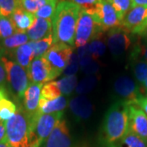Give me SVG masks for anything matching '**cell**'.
<instances>
[{
	"mask_svg": "<svg viewBox=\"0 0 147 147\" xmlns=\"http://www.w3.org/2000/svg\"><path fill=\"white\" fill-rule=\"evenodd\" d=\"M129 131L128 104L117 100L105 114L99 135L100 147H118Z\"/></svg>",
	"mask_w": 147,
	"mask_h": 147,
	"instance_id": "cell-1",
	"label": "cell"
},
{
	"mask_svg": "<svg viewBox=\"0 0 147 147\" xmlns=\"http://www.w3.org/2000/svg\"><path fill=\"white\" fill-rule=\"evenodd\" d=\"M81 7L77 4L62 0L58 3L52 19L53 44L62 42L74 46L76 26Z\"/></svg>",
	"mask_w": 147,
	"mask_h": 147,
	"instance_id": "cell-2",
	"label": "cell"
},
{
	"mask_svg": "<svg viewBox=\"0 0 147 147\" xmlns=\"http://www.w3.org/2000/svg\"><path fill=\"white\" fill-rule=\"evenodd\" d=\"M6 139L12 147H29L30 141V117L24 107L5 122Z\"/></svg>",
	"mask_w": 147,
	"mask_h": 147,
	"instance_id": "cell-3",
	"label": "cell"
},
{
	"mask_svg": "<svg viewBox=\"0 0 147 147\" xmlns=\"http://www.w3.org/2000/svg\"><path fill=\"white\" fill-rule=\"evenodd\" d=\"M103 33L94 14L81 8L75 30L74 46L78 48L85 46L96 38L102 36Z\"/></svg>",
	"mask_w": 147,
	"mask_h": 147,
	"instance_id": "cell-4",
	"label": "cell"
},
{
	"mask_svg": "<svg viewBox=\"0 0 147 147\" xmlns=\"http://www.w3.org/2000/svg\"><path fill=\"white\" fill-rule=\"evenodd\" d=\"M63 112L53 114H42L38 111L30 117V141L43 142L62 119ZM31 144V143H30Z\"/></svg>",
	"mask_w": 147,
	"mask_h": 147,
	"instance_id": "cell-5",
	"label": "cell"
},
{
	"mask_svg": "<svg viewBox=\"0 0 147 147\" xmlns=\"http://www.w3.org/2000/svg\"><path fill=\"white\" fill-rule=\"evenodd\" d=\"M1 59L7 74V81L10 84L13 93L19 99H21L30 84L27 70L4 54L2 55Z\"/></svg>",
	"mask_w": 147,
	"mask_h": 147,
	"instance_id": "cell-6",
	"label": "cell"
},
{
	"mask_svg": "<svg viewBox=\"0 0 147 147\" xmlns=\"http://www.w3.org/2000/svg\"><path fill=\"white\" fill-rule=\"evenodd\" d=\"M73 47L62 42L54 43L43 56L52 67L54 78H57L67 66L73 54Z\"/></svg>",
	"mask_w": 147,
	"mask_h": 147,
	"instance_id": "cell-7",
	"label": "cell"
},
{
	"mask_svg": "<svg viewBox=\"0 0 147 147\" xmlns=\"http://www.w3.org/2000/svg\"><path fill=\"white\" fill-rule=\"evenodd\" d=\"M88 11L96 16L104 32L121 26V19L110 0H100L93 8Z\"/></svg>",
	"mask_w": 147,
	"mask_h": 147,
	"instance_id": "cell-8",
	"label": "cell"
},
{
	"mask_svg": "<svg viewBox=\"0 0 147 147\" xmlns=\"http://www.w3.org/2000/svg\"><path fill=\"white\" fill-rule=\"evenodd\" d=\"M130 32L123 27L111 29L107 34V45L114 57H120L131 47L132 44Z\"/></svg>",
	"mask_w": 147,
	"mask_h": 147,
	"instance_id": "cell-9",
	"label": "cell"
},
{
	"mask_svg": "<svg viewBox=\"0 0 147 147\" xmlns=\"http://www.w3.org/2000/svg\"><path fill=\"white\" fill-rule=\"evenodd\" d=\"M114 90L121 100L128 105H135L136 101L143 96L137 83L128 76H120L116 79Z\"/></svg>",
	"mask_w": 147,
	"mask_h": 147,
	"instance_id": "cell-10",
	"label": "cell"
},
{
	"mask_svg": "<svg viewBox=\"0 0 147 147\" xmlns=\"http://www.w3.org/2000/svg\"><path fill=\"white\" fill-rule=\"evenodd\" d=\"M27 74L32 84H43L55 79L52 67L43 56L35 57L32 61L27 68Z\"/></svg>",
	"mask_w": 147,
	"mask_h": 147,
	"instance_id": "cell-11",
	"label": "cell"
},
{
	"mask_svg": "<svg viewBox=\"0 0 147 147\" xmlns=\"http://www.w3.org/2000/svg\"><path fill=\"white\" fill-rule=\"evenodd\" d=\"M42 147H73L66 121L62 119L58 123L49 137L42 143Z\"/></svg>",
	"mask_w": 147,
	"mask_h": 147,
	"instance_id": "cell-12",
	"label": "cell"
},
{
	"mask_svg": "<svg viewBox=\"0 0 147 147\" xmlns=\"http://www.w3.org/2000/svg\"><path fill=\"white\" fill-rule=\"evenodd\" d=\"M129 130L147 142V115L136 105H128Z\"/></svg>",
	"mask_w": 147,
	"mask_h": 147,
	"instance_id": "cell-13",
	"label": "cell"
},
{
	"mask_svg": "<svg viewBox=\"0 0 147 147\" xmlns=\"http://www.w3.org/2000/svg\"><path fill=\"white\" fill-rule=\"evenodd\" d=\"M42 86L43 84L30 83L24 93V109L30 117L35 115L38 111V105Z\"/></svg>",
	"mask_w": 147,
	"mask_h": 147,
	"instance_id": "cell-14",
	"label": "cell"
},
{
	"mask_svg": "<svg viewBox=\"0 0 147 147\" xmlns=\"http://www.w3.org/2000/svg\"><path fill=\"white\" fill-rule=\"evenodd\" d=\"M147 18V7H132L121 21V27L131 34L132 30L139 27Z\"/></svg>",
	"mask_w": 147,
	"mask_h": 147,
	"instance_id": "cell-15",
	"label": "cell"
},
{
	"mask_svg": "<svg viewBox=\"0 0 147 147\" xmlns=\"http://www.w3.org/2000/svg\"><path fill=\"white\" fill-rule=\"evenodd\" d=\"M69 109L78 121L88 120L92 115L93 105L84 96H78L69 101Z\"/></svg>",
	"mask_w": 147,
	"mask_h": 147,
	"instance_id": "cell-16",
	"label": "cell"
},
{
	"mask_svg": "<svg viewBox=\"0 0 147 147\" xmlns=\"http://www.w3.org/2000/svg\"><path fill=\"white\" fill-rule=\"evenodd\" d=\"M53 33L52 20L42 19L36 17L34 23L28 30L26 34L30 41H38L48 36Z\"/></svg>",
	"mask_w": 147,
	"mask_h": 147,
	"instance_id": "cell-17",
	"label": "cell"
},
{
	"mask_svg": "<svg viewBox=\"0 0 147 147\" xmlns=\"http://www.w3.org/2000/svg\"><path fill=\"white\" fill-rule=\"evenodd\" d=\"M9 17L15 26L16 32L23 33H26L27 30L33 26L36 19L34 14L24 10L21 7L17 8Z\"/></svg>",
	"mask_w": 147,
	"mask_h": 147,
	"instance_id": "cell-18",
	"label": "cell"
},
{
	"mask_svg": "<svg viewBox=\"0 0 147 147\" xmlns=\"http://www.w3.org/2000/svg\"><path fill=\"white\" fill-rule=\"evenodd\" d=\"M68 105V100L64 96H60L53 100H46L40 97L38 111L42 114H53L62 112Z\"/></svg>",
	"mask_w": 147,
	"mask_h": 147,
	"instance_id": "cell-19",
	"label": "cell"
},
{
	"mask_svg": "<svg viewBox=\"0 0 147 147\" xmlns=\"http://www.w3.org/2000/svg\"><path fill=\"white\" fill-rule=\"evenodd\" d=\"M5 53H10L11 57L15 58L16 62L25 69L28 68L30 64L34 59V53L29 42L21 47H17L15 50Z\"/></svg>",
	"mask_w": 147,
	"mask_h": 147,
	"instance_id": "cell-20",
	"label": "cell"
},
{
	"mask_svg": "<svg viewBox=\"0 0 147 147\" xmlns=\"http://www.w3.org/2000/svg\"><path fill=\"white\" fill-rule=\"evenodd\" d=\"M29 37L26 33L16 32L11 36L0 41V47L4 52H10L27 43Z\"/></svg>",
	"mask_w": 147,
	"mask_h": 147,
	"instance_id": "cell-21",
	"label": "cell"
},
{
	"mask_svg": "<svg viewBox=\"0 0 147 147\" xmlns=\"http://www.w3.org/2000/svg\"><path fill=\"white\" fill-rule=\"evenodd\" d=\"M130 61L135 79L143 84L147 79V61L137 57H130Z\"/></svg>",
	"mask_w": 147,
	"mask_h": 147,
	"instance_id": "cell-22",
	"label": "cell"
},
{
	"mask_svg": "<svg viewBox=\"0 0 147 147\" xmlns=\"http://www.w3.org/2000/svg\"><path fill=\"white\" fill-rule=\"evenodd\" d=\"M30 46L33 48V51L34 53V58L42 57L45 55V53L50 49V47L53 44V33L49 34L48 36L45 37L41 40L38 41H30L29 42Z\"/></svg>",
	"mask_w": 147,
	"mask_h": 147,
	"instance_id": "cell-23",
	"label": "cell"
},
{
	"mask_svg": "<svg viewBox=\"0 0 147 147\" xmlns=\"http://www.w3.org/2000/svg\"><path fill=\"white\" fill-rule=\"evenodd\" d=\"M57 84L61 94L69 96L77 87V77L75 75L65 76L59 81H57Z\"/></svg>",
	"mask_w": 147,
	"mask_h": 147,
	"instance_id": "cell-24",
	"label": "cell"
},
{
	"mask_svg": "<svg viewBox=\"0 0 147 147\" xmlns=\"http://www.w3.org/2000/svg\"><path fill=\"white\" fill-rule=\"evenodd\" d=\"M16 106L15 103L7 98L0 100V120L6 122L9 120L16 114Z\"/></svg>",
	"mask_w": 147,
	"mask_h": 147,
	"instance_id": "cell-25",
	"label": "cell"
},
{
	"mask_svg": "<svg viewBox=\"0 0 147 147\" xmlns=\"http://www.w3.org/2000/svg\"><path fill=\"white\" fill-rule=\"evenodd\" d=\"M118 147H147V142L129 130Z\"/></svg>",
	"mask_w": 147,
	"mask_h": 147,
	"instance_id": "cell-26",
	"label": "cell"
},
{
	"mask_svg": "<svg viewBox=\"0 0 147 147\" xmlns=\"http://www.w3.org/2000/svg\"><path fill=\"white\" fill-rule=\"evenodd\" d=\"M61 96V92L58 88L57 81H51L45 84L42 88L41 98L46 100H53Z\"/></svg>",
	"mask_w": 147,
	"mask_h": 147,
	"instance_id": "cell-27",
	"label": "cell"
},
{
	"mask_svg": "<svg viewBox=\"0 0 147 147\" xmlns=\"http://www.w3.org/2000/svg\"><path fill=\"white\" fill-rule=\"evenodd\" d=\"M16 32L10 17L0 15V41L11 36Z\"/></svg>",
	"mask_w": 147,
	"mask_h": 147,
	"instance_id": "cell-28",
	"label": "cell"
},
{
	"mask_svg": "<svg viewBox=\"0 0 147 147\" xmlns=\"http://www.w3.org/2000/svg\"><path fill=\"white\" fill-rule=\"evenodd\" d=\"M89 52L93 61H97L105 52V44L102 40V36H99L94 38L88 43Z\"/></svg>",
	"mask_w": 147,
	"mask_h": 147,
	"instance_id": "cell-29",
	"label": "cell"
},
{
	"mask_svg": "<svg viewBox=\"0 0 147 147\" xmlns=\"http://www.w3.org/2000/svg\"><path fill=\"white\" fill-rule=\"evenodd\" d=\"M60 1L61 0H48V2L45 5H43L41 8L37 11L35 16L42 19L52 20L54 16L57 6Z\"/></svg>",
	"mask_w": 147,
	"mask_h": 147,
	"instance_id": "cell-30",
	"label": "cell"
},
{
	"mask_svg": "<svg viewBox=\"0 0 147 147\" xmlns=\"http://www.w3.org/2000/svg\"><path fill=\"white\" fill-rule=\"evenodd\" d=\"M98 79L96 75H88L79 82L76 87V92L78 94L88 93L96 87Z\"/></svg>",
	"mask_w": 147,
	"mask_h": 147,
	"instance_id": "cell-31",
	"label": "cell"
},
{
	"mask_svg": "<svg viewBox=\"0 0 147 147\" xmlns=\"http://www.w3.org/2000/svg\"><path fill=\"white\" fill-rule=\"evenodd\" d=\"M21 7L19 0H0V15L9 16L15 11Z\"/></svg>",
	"mask_w": 147,
	"mask_h": 147,
	"instance_id": "cell-32",
	"label": "cell"
},
{
	"mask_svg": "<svg viewBox=\"0 0 147 147\" xmlns=\"http://www.w3.org/2000/svg\"><path fill=\"white\" fill-rule=\"evenodd\" d=\"M48 0H19L20 7L30 13H36L37 11L45 5Z\"/></svg>",
	"mask_w": 147,
	"mask_h": 147,
	"instance_id": "cell-33",
	"label": "cell"
},
{
	"mask_svg": "<svg viewBox=\"0 0 147 147\" xmlns=\"http://www.w3.org/2000/svg\"><path fill=\"white\" fill-rule=\"evenodd\" d=\"M116 11L118 12L119 16L121 19L128 12V11L132 7V0H110Z\"/></svg>",
	"mask_w": 147,
	"mask_h": 147,
	"instance_id": "cell-34",
	"label": "cell"
},
{
	"mask_svg": "<svg viewBox=\"0 0 147 147\" xmlns=\"http://www.w3.org/2000/svg\"><path fill=\"white\" fill-rule=\"evenodd\" d=\"M130 57H137L147 61V42L136 43L130 53Z\"/></svg>",
	"mask_w": 147,
	"mask_h": 147,
	"instance_id": "cell-35",
	"label": "cell"
},
{
	"mask_svg": "<svg viewBox=\"0 0 147 147\" xmlns=\"http://www.w3.org/2000/svg\"><path fill=\"white\" fill-rule=\"evenodd\" d=\"M79 68H80V65H79V57L77 54L73 53L69 61V64L64 69L63 72L65 76L75 75V74L78 72Z\"/></svg>",
	"mask_w": 147,
	"mask_h": 147,
	"instance_id": "cell-36",
	"label": "cell"
},
{
	"mask_svg": "<svg viewBox=\"0 0 147 147\" xmlns=\"http://www.w3.org/2000/svg\"><path fill=\"white\" fill-rule=\"evenodd\" d=\"M61 1H62V0H61ZM66 1L77 4L83 9L89 10V9L93 8L98 3V2L100 0H66Z\"/></svg>",
	"mask_w": 147,
	"mask_h": 147,
	"instance_id": "cell-37",
	"label": "cell"
},
{
	"mask_svg": "<svg viewBox=\"0 0 147 147\" xmlns=\"http://www.w3.org/2000/svg\"><path fill=\"white\" fill-rule=\"evenodd\" d=\"M99 69H100V65L98 64V62L96 61H92L86 66L81 68V69L88 75H94L95 74L99 71Z\"/></svg>",
	"mask_w": 147,
	"mask_h": 147,
	"instance_id": "cell-38",
	"label": "cell"
},
{
	"mask_svg": "<svg viewBox=\"0 0 147 147\" xmlns=\"http://www.w3.org/2000/svg\"><path fill=\"white\" fill-rule=\"evenodd\" d=\"M3 54V50L0 47V88H4L6 83H7V74L3 63L2 61V55Z\"/></svg>",
	"mask_w": 147,
	"mask_h": 147,
	"instance_id": "cell-39",
	"label": "cell"
},
{
	"mask_svg": "<svg viewBox=\"0 0 147 147\" xmlns=\"http://www.w3.org/2000/svg\"><path fill=\"white\" fill-rule=\"evenodd\" d=\"M135 105L141 108L147 115V96H142L138 100L136 101Z\"/></svg>",
	"mask_w": 147,
	"mask_h": 147,
	"instance_id": "cell-40",
	"label": "cell"
},
{
	"mask_svg": "<svg viewBox=\"0 0 147 147\" xmlns=\"http://www.w3.org/2000/svg\"><path fill=\"white\" fill-rule=\"evenodd\" d=\"M146 28H147V18L145 20V21L142 23L140 26L136 28L134 30H132L131 34H137V35H139V34H140L143 30H145Z\"/></svg>",
	"mask_w": 147,
	"mask_h": 147,
	"instance_id": "cell-41",
	"label": "cell"
},
{
	"mask_svg": "<svg viewBox=\"0 0 147 147\" xmlns=\"http://www.w3.org/2000/svg\"><path fill=\"white\" fill-rule=\"evenodd\" d=\"M6 136V126L5 122L0 120V142Z\"/></svg>",
	"mask_w": 147,
	"mask_h": 147,
	"instance_id": "cell-42",
	"label": "cell"
},
{
	"mask_svg": "<svg viewBox=\"0 0 147 147\" xmlns=\"http://www.w3.org/2000/svg\"><path fill=\"white\" fill-rule=\"evenodd\" d=\"M146 6L147 7V0H132V7Z\"/></svg>",
	"mask_w": 147,
	"mask_h": 147,
	"instance_id": "cell-43",
	"label": "cell"
},
{
	"mask_svg": "<svg viewBox=\"0 0 147 147\" xmlns=\"http://www.w3.org/2000/svg\"><path fill=\"white\" fill-rule=\"evenodd\" d=\"M0 147H12L9 144V142L7 141L6 137H4L1 142H0Z\"/></svg>",
	"mask_w": 147,
	"mask_h": 147,
	"instance_id": "cell-44",
	"label": "cell"
},
{
	"mask_svg": "<svg viewBox=\"0 0 147 147\" xmlns=\"http://www.w3.org/2000/svg\"><path fill=\"white\" fill-rule=\"evenodd\" d=\"M4 98H7V92H6L4 88H0V100H3V99H4Z\"/></svg>",
	"mask_w": 147,
	"mask_h": 147,
	"instance_id": "cell-45",
	"label": "cell"
},
{
	"mask_svg": "<svg viewBox=\"0 0 147 147\" xmlns=\"http://www.w3.org/2000/svg\"><path fill=\"white\" fill-rule=\"evenodd\" d=\"M42 145V142H39V141H34V142H31V144L30 145L29 147H41Z\"/></svg>",
	"mask_w": 147,
	"mask_h": 147,
	"instance_id": "cell-46",
	"label": "cell"
},
{
	"mask_svg": "<svg viewBox=\"0 0 147 147\" xmlns=\"http://www.w3.org/2000/svg\"><path fill=\"white\" fill-rule=\"evenodd\" d=\"M139 36H141L142 38H143L145 39V41H146L147 42V28L139 34Z\"/></svg>",
	"mask_w": 147,
	"mask_h": 147,
	"instance_id": "cell-47",
	"label": "cell"
},
{
	"mask_svg": "<svg viewBox=\"0 0 147 147\" xmlns=\"http://www.w3.org/2000/svg\"><path fill=\"white\" fill-rule=\"evenodd\" d=\"M142 85H143V88H144V89L146 91V92L147 93V79L145 81V83L142 84Z\"/></svg>",
	"mask_w": 147,
	"mask_h": 147,
	"instance_id": "cell-48",
	"label": "cell"
}]
</instances>
